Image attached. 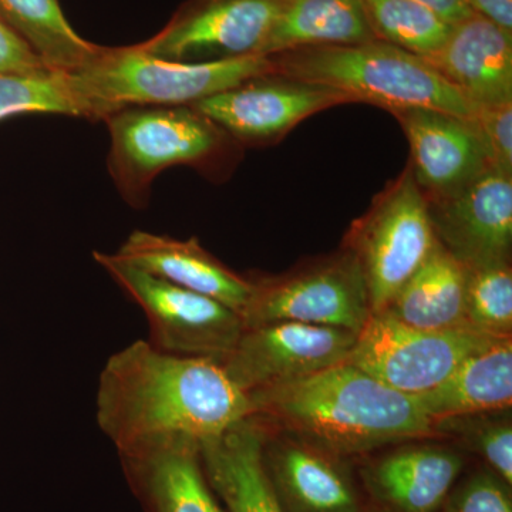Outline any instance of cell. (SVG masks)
<instances>
[{"label":"cell","instance_id":"6da1fadb","mask_svg":"<svg viewBox=\"0 0 512 512\" xmlns=\"http://www.w3.org/2000/svg\"><path fill=\"white\" fill-rule=\"evenodd\" d=\"M254 416L251 400L211 357L178 356L137 340L100 373L97 423L120 457L214 439Z\"/></svg>","mask_w":512,"mask_h":512},{"label":"cell","instance_id":"7a4b0ae2","mask_svg":"<svg viewBox=\"0 0 512 512\" xmlns=\"http://www.w3.org/2000/svg\"><path fill=\"white\" fill-rule=\"evenodd\" d=\"M248 397L252 417L338 458L437 433L416 397L346 362Z\"/></svg>","mask_w":512,"mask_h":512},{"label":"cell","instance_id":"3957f363","mask_svg":"<svg viewBox=\"0 0 512 512\" xmlns=\"http://www.w3.org/2000/svg\"><path fill=\"white\" fill-rule=\"evenodd\" d=\"M109 173L130 207L144 208L158 174L188 165L214 180L234 170L241 146L191 106H133L110 114Z\"/></svg>","mask_w":512,"mask_h":512},{"label":"cell","instance_id":"277c9868","mask_svg":"<svg viewBox=\"0 0 512 512\" xmlns=\"http://www.w3.org/2000/svg\"><path fill=\"white\" fill-rule=\"evenodd\" d=\"M276 73L348 94L386 111L424 107L474 119L476 110L426 59L382 40L305 47L269 56Z\"/></svg>","mask_w":512,"mask_h":512},{"label":"cell","instance_id":"5b68a950","mask_svg":"<svg viewBox=\"0 0 512 512\" xmlns=\"http://www.w3.org/2000/svg\"><path fill=\"white\" fill-rule=\"evenodd\" d=\"M276 73L269 56L208 63L160 59L138 45L103 47L72 72L97 120L133 106H192L254 77Z\"/></svg>","mask_w":512,"mask_h":512},{"label":"cell","instance_id":"8992f818","mask_svg":"<svg viewBox=\"0 0 512 512\" xmlns=\"http://www.w3.org/2000/svg\"><path fill=\"white\" fill-rule=\"evenodd\" d=\"M437 242L429 205L407 164L350 225L343 242L362 271L372 313L392 303Z\"/></svg>","mask_w":512,"mask_h":512},{"label":"cell","instance_id":"52a82bcc","mask_svg":"<svg viewBox=\"0 0 512 512\" xmlns=\"http://www.w3.org/2000/svg\"><path fill=\"white\" fill-rule=\"evenodd\" d=\"M245 328L298 322L359 333L372 315L362 271L348 249L278 276L252 279Z\"/></svg>","mask_w":512,"mask_h":512},{"label":"cell","instance_id":"ba28073f","mask_svg":"<svg viewBox=\"0 0 512 512\" xmlns=\"http://www.w3.org/2000/svg\"><path fill=\"white\" fill-rule=\"evenodd\" d=\"M93 258L146 313L154 348L221 360L237 345L244 319L224 303L147 274L114 254L96 251Z\"/></svg>","mask_w":512,"mask_h":512},{"label":"cell","instance_id":"9c48e42d","mask_svg":"<svg viewBox=\"0 0 512 512\" xmlns=\"http://www.w3.org/2000/svg\"><path fill=\"white\" fill-rule=\"evenodd\" d=\"M495 340L471 329H414L387 312L372 313L346 363L397 392L417 397L436 389L466 357Z\"/></svg>","mask_w":512,"mask_h":512},{"label":"cell","instance_id":"30bf717a","mask_svg":"<svg viewBox=\"0 0 512 512\" xmlns=\"http://www.w3.org/2000/svg\"><path fill=\"white\" fill-rule=\"evenodd\" d=\"M357 333L298 322L245 328L218 362L248 396L305 379L345 363Z\"/></svg>","mask_w":512,"mask_h":512},{"label":"cell","instance_id":"8fae6325","mask_svg":"<svg viewBox=\"0 0 512 512\" xmlns=\"http://www.w3.org/2000/svg\"><path fill=\"white\" fill-rule=\"evenodd\" d=\"M282 0H188L144 52L180 63L261 56Z\"/></svg>","mask_w":512,"mask_h":512},{"label":"cell","instance_id":"7c38bea8","mask_svg":"<svg viewBox=\"0 0 512 512\" xmlns=\"http://www.w3.org/2000/svg\"><path fill=\"white\" fill-rule=\"evenodd\" d=\"M355 103L348 94L284 74L254 77L192 104L241 147L278 143L303 120L340 104Z\"/></svg>","mask_w":512,"mask_h":512},{"label":"cell","instance_id":"4fadbf2b","mask_svg":"<svg viewBox=\"0 0 512 512\" xmlns=\"http://www.w3.org/2000/svg\"><path fill=\"white\" fill-rule=\"evenodd\" d=\"M410 146V168L427 202L457 194L487 171L490 153L476 117L412 107L390 111Z\"/></svg>","mask_w":512,"mask_h":512},{"label":"cell","instance_id":"5bb4252c","mask_svg":"<svg viewBox=\"0 0 512 512\" xmlns=\"http://www.w3.org/2000/svg\"><path fill=\"white\" fill-rule=\"evenodd\" d=\"M427 205L437 241L464 268L510 261L512 177L490 170L457 194Z\"/></svg>","mask_w":512,"mask_h":512},{"label":"cell","instance_id":"9a60e30c","mask_svg":"<svg viewBox=\"0 0 512 512\" xmlns=\"http://www.w3.org/2000/svg\"><path fill=\"white\" fill-rule=\"evenodd\" d=\"M426 60L476 114L512 101V32L477 13L454 23L439 52Z\"/></svg>","mask_w":512,"mask_h":512},{"label":"cell","instance_id":"2e32d148","mask_svg":"<svg viewBox=\"0 0 512 512\" xmlns=\"http://www.w3.org/2000/svg\"><path fill=\"white\" fill-rule=\"evenodd\" d=\"M114 255L147 274L224 303L238 315L244 316L251 301L252 279L222 264L197 238L183 241L134 231Z\"/></svg>","mask_w":512,"mask_h":512},{"label":"cell","instance_id":"e0dca14e","mask_svg":"<svg viewBox=\"0 0 512 512\" xmlns=\"http://www.w3.org/2000/svg\"><path fill=\"white\" fill-rule=\"evenodd\" d=\"M266 476L285 512H362L338 457L303 441L264 443Z\"/></svg>","mask_w":512,"mask_h":512},{"label":"cell","instance_id":"ac0fdd59","mask_svg":"<svg viewBox=\"0 0 512 512\" xmlns=\"http://www.w3.org/2000/svg\"><path fill=\"white\" fill-rule=\"evenodd\" d=\"M265 429L256 417L200 444V460L212 493L227 512H285L264 466Z\"/></svg>","mask_w":512,"mask_h":512},{"label":"cell","instance_id":"d6986e66","mask_svg":"<svg viewBox=\"0 0 512 512\" xmlns=\"http://www.w3.org/2000/svg\"><path fill=\"white\" fill-rule=\"evenodd\" d=\"M463 470L448 448L410 446L387 454L363 471L373 497L393 512H439Z\"/></svg>","mask_w":512,"mask_h":512},{"label":"cell","instance_id":"ffe728a7","mask_svg":"<svg viewBox=\"0 0 512 512\" xmlns=\"http://www.w3.org/2000/svg\"><path fill=\"white\" fill-rule=\"evenodd\" d=\"M120 460L146 512H227L205 478L197 443L177 441Z\"/></svg>","mask_w":512,"mask_h":512},{"label":"cell","instance_id":"44dd1931","mask_svg":"<svg viewBox=\"0 0 512 512\" xmlns=\"http://www.w3.org/2000/svg\"><path fill=\"white\" fill-rule=\"evenodd\" d=\"M437 424L508 410L512 404V339L466 357L440 386L416 397Z\"/></svg>","mask_w":512,"mask_h":512},{"label":"cell","instance_id":"7402d4cb","mask_svg":"<svg viewBox=\"0 0 512 512\" xmlns=\"http://www.w3.org/2000/svg\"><path fill=\"white\" fill-rule=\"evenodd\" d=\"M377 40L363 0H282L261 56Z\"/></svg>","mask_w":512,"mask_h":512},{"label":"cell","instance_id":"603a6c76","mask_svg":"<svg viewBox=\"0 0 512 512\" xmlns=\"http://www.w3.org/2000/svg\"><path fill=\"white\" fill-rule=\"evenodd\" d=\"M383 312L414 329H468L466 268L437 242L427 261Z\"/></svg>","mask_w":512,"mask_h":512},{"label":"cell","instance_id":"cb8c5ba5","mask_svg":"<svg viewBox=\"0 0 512 512\" xmlns=\"http://www.w3.org/2000/svg\"><path fill=\"white\" fill-rule=\"evenodd\" d=\"M0 19L57 72L82 69L101 50L72 28L59 0H0Z\"/></svg>","mask_w":512,"mask_h":512},{"label":"cell","instance_id":"d4e9b609","mask_svg":"<svg viewBox=\"0 0 512 512\" xmlns=\"http://www.w3.org/2000/svg\"><path fill=\"white\" fill-rule=\"evenodd\" d=\"M25 114H64L97 120L72 73L43 70L0 74V121Z\"/></svg>","mask_w":512,"mask_h":512},{"label":"cell","instance_id":"484cf974","mask_svg":"<svg viewBox=\"0 0 512 512\" xmlns=\"http://www.w3.org/2000/svg\"><path fill=\"white\" fill-rule=\"evenodd\" d=\"M377 40L423 59L439 52L454 23L417 0H363Z\"/></svg>","mask_w":512,"mask_h":512},{"label":"cell","instance_id":"4316f807","mask_svg":"<svg viewBox=\"0 0 512 512\" xmlns=\"http://www.w3.org/2000/svg\"><path fill=\"white\" fill-rule=\"evenodd\" d=\"M466 325L494 339L512 335L511 262L466 269Z\"/></svg>","mask_w":512,"mask_h":512},{"label":"cell","instance_id":"83f0119b","mask_svg":"<svg viewBox=\"0 0 512 512\" xmlns=\"http://www.w3.org/2000/svg\"><path fill=\"white\" fill-rule=\"evenodd\" d=\"M439 512H512L511 487L493 473H477L453 488Z\"/></svg>","mask_w":512,"mask_h":512},{"label":"cell","instance_id":"f1b7e54d","mask_svg":"<svg viewBox=\"0 0 512 512\" xmlns=\"http://www.w3.org/2000/svg\"><path fill=\"white\" fill-rule=\"evenodd\" d=\"M468 446L484 458L491 473L512 485V424L511 419L485 420L467 424Z\"/></svg>","mask_w":512,"mask_h":512},{"label":"cell","instance_id":"f546056e","mask_svg":"<svg viewBox=\"0 0 512 512\" xmlns=\"http://www.w3.org/2000/svg\"><path fill=\"white\" fill-rule=\"evenodd\" d=\"M493 170L512 177V101L477 111Z\"/></svg>","mask_w":512,"mask_h":512},{"label":"cell","instance_id":"4dcf8cb0","mask_svg":"<svg viewBox=\"0 0 512 512\" xmlns=\"http://www.w3.org/2000/svg\"><path fill=\"white\" fill-rule=\"evenodd\" d=\"M52 70L37 57L22 37L0 19V74L35 73Z\"/></svg>","mask_w":512,"mask_h":512},{"label":"cell","instance_id":"1f68e13d","mask_svg":"<svg viewBox=\"0 0 512 512\" xmlns=\"http://www.w3.org/2000/svg\"><path fill=\"white\" fill-rule=\"evenodd\" d=\"M467 3L477 15L512 32V0H467Z\"/></svg>","mask_w":512,"mask_h":512},{"label":"cell","instance_id":"d6a6232c","mask_svg":"<svg viewBox=\"0 0 512 512\" xmlns=\"http://www.w3.org/2000/svg\"><path fill=\"white\" fill-rule=\"evenodd\" d=\"M429 8L436 10L447 22L457 23L473 15L467 0H417Z\"/></svg>","mask_w":512,"mask_h":512}]
</instances>
